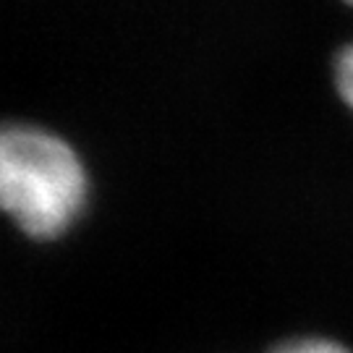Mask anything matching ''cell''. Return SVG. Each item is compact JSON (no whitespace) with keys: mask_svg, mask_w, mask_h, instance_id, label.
<instances>
[{"mask_svg":"<svg viewBox=\"0 0 353 353\" xmlns=\"http://www.w3.org/2000/svg\"><path fill=\"white\" fill-rule=\"evenodd\" d=\"M335 87L343 102L353 110V39H348L335 55Z\"/></svg>","mask_w":353,"mask_h":353,"instance_id":"3","label":"cell"},{"mask_svg":"<svg viewBox=\"0 0 353 353\" xmlns=\"http://www.w3.org/2000/svg\"><path fill=\"white\" fill-rule=\"evenodd\" d=\"M84 202L87 176L63 139L39 128H0V212L26 236H63Z\"/></svg>","mask_w":353,"mask_h":353,"instance_id":"1","label":"cell"},{"mask_svg":"<svg viewBox=\"0 0 353 353\" xmlns=\"http://www.w3.org/2000/svg\"><path fill=\"white\" fill-rule=\"evenodd\" d=\"M270 353H353L345 343L335 338H322V335H301V338H288L278 343Z\"/></svg>","mask_w":353,"mask_h":353,"instance_id":"2","label":"cell"}]
</instances>
